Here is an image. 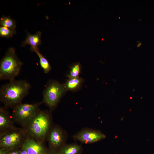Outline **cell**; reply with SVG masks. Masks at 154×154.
<instances>
[{
    "mask_svg": "<svg viewBox=\"0 0 154 154\" xmlns=\"http://www.w3.org/2000/svg\"><path fill=\"white\" fill-rule=\"evenodd\" d=\"M30 87L29 83L25 80L10 81L1 87L0 100L6 106H16L28 94Z\"/></svg>",
    "mask_w": 154,
    "mask_h": 154,
    "instance_id": "cell-1",
    "label": "cell"
},
{
    "mask_svg": "<svg viewBox=\"0 0 154 154\" xmlns=\"http://www.w3.org/2000/svg\"><path fill=\"white\" fill-rule=\"evenodd\" d=\"M22 63L19 60L15 49H8L2 59L0 64V79L1 80H15L19 74Z\"/></svg>",
    "mask_w": 154,
    "mask_h": 154,
    "instance_id": "cell-2",
    "label": "cell"
},
{
    "mask_svg": "<svg viewBox=\"0 0 154 154\" xmlns=\"http://www.w3.org/2000/svg\"><path fill=\"white\" fill-rule=\"evenodd\" d=\"M29 123V130L32 135L40 139L45 136L50 125L49 117L46 113L38 111Z\"/></svg>",
    "mask_w": 154,
    "mask_h": 154,
    "instance_id": "cell-3",
    "label": "cell"
},
{
    "mask_svg": "<svg viewBox=\"0 0 154 154\" xmlns=\"http://www.w3.org/2000/svg\"><path fill=\"white\" fill-rule=\"evenodd\" d=\"M66 91L63 84L56 81H50L43 91L42 102L50 107H54Z\"/></svg>",
    "mask_w": 154,
    "mask_h": 154,
    "instance_id": "cell-4",
    "label": "cell"
},
{
    "mask_svg": "<svg viewBox=\"0 0 154 154\" xmlns=\"http://www.w3.org/2000/svg\"><path fill=\"white\" fill-rule=\"evenodd\" d=\"M41 103L35 104H21L16 106L13 114L17 119L23 123L29 122L38 112Z\"/></svg>",
    "mask_w": 154,
    "mask_h": 154,
    "instance_id": "cell-5",
    "label": "cell"
},
{
    "mask_svg": "<svg viewBox=\"0 0 154 154\" xmlns=\"http://www.w3.org/2000/svg\"><path fill=\"white\" fill-rule=\"evenodd\" d=\"M106 137V135L101 131L89 129L81 130L73 136L74 139L85 143H95Z\"/></svg>",
    "mask_w": 154,
    "mask_h": 154,
    "instance_id": "cell-6",
    "label": "cell"
},
{
    "mask_svg": "<svg viewBox=\"0 0 154 154\" xmlns=\"http://www.w3.org/2000/svg\"><path fill=\"white\" fill-rule=\"evenodd\" d=\"M22 139V134L20 132L9 133L1 137L0 139L1 146L7 148L13 147L19 144Z\"/></svg>",
    "mask_w": 154,
    "mask_h": 154,
    "instance_id": "cell-7",
    "label": "cell"
},
{
    "mask_svg": "<svg viewBox=\"0 0 154 154\" xmlns=\"http://www.w3.org/2000/svg\"><path fill=\"white\" fill-rule=\"evenodd\" d=\"M22 149L28 154H44V150L42 145L32 139H29L25 141L22 146Z\"/></svg>",
    "mask_w": 154,
    "mask_h": 154,
    "instance_id": "cell-8",
    "label": "cell"
},
{
    "mask_svg": "<svg viewBox=\"0 0 154 154\" xmlns=\"http://www.w3.org/2000/svg\"><path fill=\"white\" fill-rule=\"evenodd\" d=\"M41 33L40 31L37 32L34 35L27 33L25 40L22 42L21 46L28 44L31 46V50L33 51L38 48V46L41 44Z\"/></svg>",
    "mask_w": 154,
    "mask_h": 154,
    "instance_id": "cell-9",
    "label": "cell"
},
{
    "mask_svg": "<svg viewBox=\"0 0 154 154\" xmlns=\"http://www.w3.org/2000/svg\"><path fill=\"white\" fill-rule=\"evenodd\" d=\"M49 142L53 147H59L63 141V135L61 130L55 127L51 131L49 137Z\"/></svg>",
    "mask_w": 154,
    "mask_h": 154,
    "instance_id": "cell-10",
    "label": "cell"
},
{
    "mask_svg": "<svg viewBox=\"0 0 154 154\" xmlns=\"http://www.w3.org/2000/svg\"><path fill=\"white\" fill-rule=\"evenodd\" d=\"M82 149L81 146L77 144L67 145L61 148L58 154H80Z\"/></svg>",
    "mask_w": 154,
    "mask_h": 154,
    "instance_id": "cell-11",
    "label": "cell"
},
{
    "mask_svg": "<svg viewBox=\"0 0 154 154\" xmlns=\"http://www.w3.org/2000/svg\"><path fill=\"white\" fill-rule=\"evenodd\" d=\"M82 82V79L79 77L70 78L63 84V85L66 91L74 90L80 87Z\"/></svg>",
    "mask_w": 154,
    "mask_h": 154,
    "instance_id": "cell-12",
    "label": "cell"
},
{
    "mask_svg": "<svg viewBox=\"0 0 154 154\" xmlns=\"http://www.w3.org/2000/svg\"><path fill=\"white\" fill-rule=\"evenodd\" d=\"M34 51L36 53L39 57L40 66L44 72L46 74L48 73L51 70V67L48 60L40 53L38 48L35 49Z\"/></svg>",
    "mask_w": 154,
    "mask_h": 154,
    "instance_id": "cell-13",
    "label": "cell"
},
{
    "mask_svg": "<svg viewBox=\"0 0 154 154\" xmlns=\"http://www.w3.org/2000/svg\"><path fill=\"white\" fill-rule=\"evenodd\" d=\"M0 24L2 26L15 30L16 26L15 21L9 17L3 16L0 19Z\"/></svg>",
    "mask_w": 154,
    "mask_h": 154,
    "instance_id": "cell-14",
    "label": "cell"
},
{
    "mask_svg": "<svg viewBox=\"0 0 154 154\" xmlns=\"http://www.w3.org/2000/svg\"><path fill=\"white\" fill-rule=\"evenodd\" d=\"M80 69V64L79 63H77L73 65L71 67L70 70L68 75L70 78L78 77Z\"/></svg>",
    "mask_w": 154,
    "mask_h": 154,
    "instance_id": "cell-15",
    "label": "cell"
},
{
    "mask_svg": "<svg viewBox=\"0 0 154 154\" xmlns=\"http://www.w3.org/2000/svg\"><path fill=\"white\" fill-rule=\"evenodd\" d=\"M16 33L15 30H13L3 26L0 27V36L2 37L9 38L12 37Z\"/></svg>",
    "mask_w": 154,
    "mask_h": 154,
    "instance_id": "cell-16",
    "label": "cell"
},
{
    "mask_svg": "<svg viewBox=\"0 0 154 154\" xmlns=\"http://www.w3.org/2000/svg\"><path fill=\"white\" fill-rule=\"evenodd\" d=\"M9 124V120L2 109H1L0 113V127L4 128L8 127Z\"/></svg>",
    "mask_w": 154,
    "mask_h": 154,
    "instance_id": "cell-17",
    "label": "cell"
},
{
    "mask_svg": "<svg viewBox=\"0 0 154 154\" xmlns=\"http://www.w3.org/2000/svg\"><path fill=\"white\" fill-rule=\"evenodd\" d=\"M19 154H28V153L25 151L23 149L22 151H21Z\"/></svg>",
    "mask_w": 154,
    "mask_h": 154,
    "instance_id": "cell-18",
    "label": "cell"
},
{
    "mask_svg": "<svg viewBox=\"0 0 154 154\" xmlns=\"http://www.w3.org/2000/svg\"><path fill=\"white\" fill-rule=\"evenodd\" d=\"M10 154H19L17 152H13L12 153H11Z\"/></svg>",
    "mask_w": 154,
    "mask_h": 154,
    "instance_id": "cell-19",
    "label": "cell"
},
{
    "mask_svg": "<svg viewBox=\"0 0 154 154\" xmlns=\"http://www.w3.org/2000/svg\"><path fill=\"white\" fill-rule=\"evenodd\" d=\"M141 45V43L139 42V43L137 46V47H139Z\"/></svg>",
    "mask_w": 154,
    "mask_h": 154,
    "instance_id": "cell-20",
    "label": "cell"
},
{
    "mask_svg": "<svg viewBox=\"0 0 154 154\" xmlns=\"http://www.w3.org/2000/svg\"><path fill=\"white\" fill-rule=\"evenodd\" d=\"M49 154H57L56 153L54 152H51Z\"/></svg>",
    "mask_w": 154,
    "mask_h": 154,
    "instance_id": "cell-21",
    "label": "cell"
},
{
    "mask_svg": "<svg viewBox=\"0 0 154 154\" xmlns=\"http://www.w3.org/2000/svg\"><path fill=\"white\" fill-rule=\"evenodd\" d=\"M119 17H119V19H120V18Z\"/></svg>",
    "mask_w": 154,
    "mask_h": 154,
    "instance_id": "cell-22",
    "label": "cell"
}]
</instances>
